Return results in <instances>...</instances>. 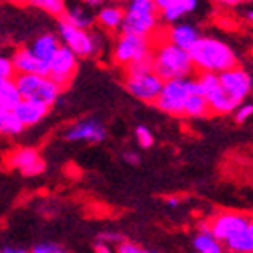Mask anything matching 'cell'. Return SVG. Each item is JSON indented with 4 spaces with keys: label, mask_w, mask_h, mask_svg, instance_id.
I'll list each match as a JSON object with an SVG mask.
<instances>
[{
    "label": "cell",
    "mask_w": 253,
    "mask_h": 253,
    "mask_svg": "<svg viewBox=\"0 0 253 253\" xmlns=\"http://www.w3.org/2000/svg\"><path fill=\"white\" fill-rule=\"evenodd\" d=\"M190 56L194 67L201 72H220L237 65L234 51L227 42L214 37H201L190 47Z\"/></svg>",
    "instance_id": "6da1fadb"
},
{
    "label": "cell",
    "mask_w": 253,
    "mask_h": 253,
    "mask_svg": "<svg viewBox=\"0 0 253 253\" xmlns=\"http://www.w3.org/2000/svg\"><path fill=\"white\" fill-rule=\"evenodd\" d=\"M153 69L164 81H167L176 78H188L195 67L188 49H183L167 41L153 49Z\"/></svg>",
    "instance_id": "7a4b0ae2"
},
{
    "label": "cell",
    "mask_w": 253,
    "mask_h": 253,
    "mask_svg": "<svg viewBox=\"0 0 253 253\" xmlns=\"http://www.w3.org/2000/svg\"><path fill=\"white\" fill-rule=\"evenodd\" d=\"M160 9L155 0H128L125 7V20L122 32L151 37L158 27Z\"/></svg>",
    "instance_id": "3957f363"
},
{
    "label": "cell",
    "mask_w": 253,
    "mask_h": 253,
    "mask_svg": "<svg viewBox=\"0 0 253 253\" xmlns=\"http://www.w3.org/2000/svg\"><path fill=\"white\" fill-rule=\"evenodd\" d=\"M194 91H197L195 79H190V78L167 79L155 104H157L158 109L167 113V115L174 116V118H181L186 99Z\"/></svg>",
    "instance_id": "277c9868"
},
{
    "label": "cell",
    "mask_w": 253,
    "mask_h": 253,
    "mask_svg": "<svg viewBox=\"0 0 253 253\" xmlns=\"http://www.w3.org/2000/svg\"><path fill=\"white\" fill-rule=\"evenodd\" d=\"M58 36L62 39V44L71 47L79 58L97 56L102 49L100 37L90 32V28H78L62 18L58 21Z\"/></svg>",
    "instance_id": "5b68a950"
},
{
    "label": "cell",
    "mask_w": 253,
    "mask_h": 253,
    "mask_svg": "<svg viewBox=\"0 0 253 253\" xmlns=\"http://www.w3.org/2000/svg\"><path fill=\"white\" fill-rule=\"evenodd\" d=\"M16 84L23 99H34L53 106L58 100L62 88L55 79L41 74H16Z\"/></svg>",
    "instance_id": "8992f818"
},
{
    "label": "cell",
    "mask_w": 253,
    "mask_h": 253,
    "mask_svg": "<svg viewBox=\"0 0 253 253\" xmlns=\"http://www.w3.org/2000/svg\"><path fill=\"white\" fill-rule=\"evenodd\" d=\"M164 81L155 71H141V72H126L125 88L126 91L141 102H157L158 95L164 88Z\"/></svg>",
    "instance_id": "52a82bcc"
},
{
    "label": "cell",
    "mask_w": 253,
    "mask_h": 253,
    "mask_svg": "<svg viewBox=\"0 0 253 253\" xmlns=\"http://www.w3.org/2000/svg\"><path fill=\"white\" fill-rule=\"evenodd\" d=\"M153 49L150 46V37L135 36V34H125L118 37L113 49V60L120 67H128L130 63L151 55Z\"/></svg>",
    "instance_id": "ba28073f"
},
{
    "label": "cell",
    "mask_w": 253,
    "mask_h": 253,
    "mask_svg": "<svg viewBox=\"0 0 253 253\" xmlns=\"http://www.w3.org/2000/svg\"><path fill=\"white\" fill-rule=\"evenodd\" d=\"M220 83H221V88L225 90V93L229 95L237 106H241V104L248 99V95L252 93V90H253L252 76H250L245 69L237 67V65L232 69H227V71L220 72Z\"/></svg>",
    "instance_id": "9c48e42d"
},
{
    "label": "cell",
    "mask_w": 253,
    "mask_h": 253,
    "mask_svg": "<svg viewBox=\"0 0 253 253\" xmlns=\"http://www.w3.org/2000/svg\"><path fill=\"white\" fill-rule=\"evenodd\" d=\"M78 58L79 56L72 51L71 47H67L65 44L60 46V49L55 53L51 60H49V78L55 79L60 86H67L72 81V78L76 76L78 71Z\"/></svg>",
    "instance_id": "30bf717a"
},
{
    "label": "cell",
    "mask_w": 253,
    "mask_h": 253,
    "mask_svg": "<svg viewBox=\"0 0 253 253\" xmlns=\"http://www.w3.org/2000/svg\"><path fill=\"white\" fill-rule=\"evenodd\" d=\"M250 221L252 218L248 214L237 213V211H223V213L214 214L210 220V230L216 239L225 243L230 237L236 236L239 230L245 229Z\"/></svg>",
    "instance_id": "8fae6325"
},
{
    "label": "cell",
    "mask_w": 253,
    "mask_h": 253,
    "mask_svg": "<svg viewBox=\"0 0 253 253\" xmlns=\"http://www.w3.org/2000/svg\"><path fill=\"white\" fill-rule=\"evenodd\" d=\"M7 166L11 169L20 170L23 176H37L46 169L44 158L34 148H20V150H14L12 153H9Z\"/></svg>",
    "instance_id": "7c38bea8"
},
{
    "label": "cell",
    "mask_w": 253,
    "mask_h": 253,
    "mask_svg": "<svg viewBox=\"0 0 253 253\" xmlns=\"http://www.w3.org/2000/svg\"><path fill=\"white\" fill-rule=\"evenodd\" d=\"M107 135L106 126L99 120H83L69 126L65 132V139L71 142H102Z\"/></svg>",
    "instance_id": "4fadbf2b"
},
{
    "label": "cell",
    "mask_w": 253,
    "mask_h": 253,
    "mask_svg": "<svg viewBox=\"0 0 253 253\" xmlns=\"http://www.w3.org/2000/svg\"><path fill=\"white\" fill-rule=\"evenodd\" d=\"M12 62H14L16 74H41L47 76L49 74V65L44 62L42 58L34 53L32 47H18L12 53Z\"/></svg>",
    "instance_id": "5bb4252c"
},
{
    "label": "cell",
    "mask_w": 253,
    "mask_h": 253,
    "mask_svg": "<svg viewBox=\"0 0 253 253\" xmlns=\"http://www.w3.org/2000/svg\"><path fill=\"white\" fill-rule=\"evenodd\" d=\"M51 106L41 102V100L34 99H21V102L16 106V115L20 116V120L23 122L25 126H34L37 123H41L47 116Z\"/></svg>",
    "instance_id": "9a60e30c"
},
{
    "label": "cell",
    "mask_w": 253,
    "mask_h": 253,
    "mask_svg": "<svg viewBox=\"0 0 253 253\" xmlns=\"http://www.w3.org/2000/svg\"><path fill=\"white\" fill-rule=\"evenodd\" d=\"M201 39V34H199V28L194 25L188 23H176L169 30V41L176 46L183 47V49H188L194 46L197 41Z\"/></svg>",
    "instance_id": "2e32d148"
},
{
    "label": "cell",
    "mask_w": 253,
    "mask_h": 253,
    "mask_svg": "<svg viewBox=\"0 0 253 253\" xmlns=\"http://www.w3.org/2000/svg\"><path fill=\"white\" fill-rule=\"evenodd\" d=\"M62 46V39H60L58 34H53V32H46V34H41L34 42H32V49L39 58H42L44 62L49 63V60L55 56V53Z\"/></svg>",
    "instance_id": "e0dca14e"
},
{
    "label": "cell",
    "mask_w": 253,
    "mask_h": 253,
    "mask_svg": "<svg viewBox=\"0 0 253 253\" xmlns=\"http://www.w3.org/2000/svg\"><path fill=\"white\" fill-rule=\"evenodd\" d=\"M123 20H125V9L120 5H106L100 9V12L97 14V23L100 28L107 32H116L122 30Z\"/></svg>",
    "instance_id": "ac0fdd59"
},
{
    "label": "cell",
    "mask_w": 253,
    "mask_h": 253,
    "mask_svg": "<svg viewBox=\"0 0 253 253\" xmlns=\"http://www.w3.org/2000/svg\"><path fill=\"white\" fill-rule=\"evenodd\" d=\"M223 245L230 253H253V220Z\"/></svg>",
    "instance_id": "d6986e66"
},
{
    "label": "cell",
    "mask_w": 253,
    "mask_h": 253,
    "mask_svg": "<svg viewBox=\"0 0 253 253\" xmlns=\"http://www.w3.org/2000/svg\"><path fill=\"white\" fill-rule=\"evenodd\" d=\"M27 126L20 120V116L16 115L14 109H4L0 107V135L5 137H14L20 135Z\"/></svg>",
    "instance_id": "ffe728a7"
},
{
    "label": "cell",
    "mask_w": 253,
    "mask_h": 253,
    "mask_svg": "<svg viewBox=\"0 0 253 253\" xmlns=\"http://www.w3.org/2000/svg\"><path fill=\"white\" fill-rule=\"evenodd\" d=\"M211 113L210 102L204 95L194 91V93L188 95V99L185 102V109H183V116L186 118H204Z\"/></svg>",
    "instance_id": "44dd1931"
},
{
    "label": "cell",
    "mask_w": 253,
    "mask_h": 253,
    "mask_svg": "<svg viewBox=\"0 0 253 253\" xmlns=\"http://www.w3.org/2000/svg\"><path fill=\"white\" fill-rule=\"evenodd\" d=\"M20 88L16 84V79H0V107L4 109H16L21 102Z\"/></svg>",
    "instance_id": "7402d4cb"
},
{
    "label": "cell",
    "mask_w": 253,
    "mask_h": 253,
    "mask_svg": "<svg viewBox=\"0 0 253 253\" xmlns=\"http://www.w3.org/2000/svg\"><path fill=\"white\" fill-rule=\"evenodd\" d=\"M197 5H199V0H179L178 4H174L170 7L160 11V16H162V20L167 21V23H176L181 18H185L186 14L194 12L197 9Z\"/></svg>",
    "instance_id": "603a6c76"
},
{
    "label": "cell",
    "mask_w": 253,
    "mask_h": 253,
    "mask_svg": "<svg viewBox=\"0 0 253 253\" xmlns=\"http://www.w3.org/2000/svg\"><path fill=\"white\" fill-rule=\"evenodd\" d=\"M194 248L199 253H225V245H221L220 239L213 236L211 232L199 230V234L194 237Z\"/></svg>",
    "instance_id": "cb8c5ba5"
},
{
    "label": "cell",
    "mask_w": 253,
    "mask_h": 253,
    "mask_svg": "<svg viewBox=\"0 0 253 253\" xmlns=\"http://www.w3.org/2000/svg\"><path fill=\"white\" fill-rule=\"evenodd\" d=\"M20 4L41 9V11L47 12V14L58 16V18H62L65 14V11H67L65 0H20Z\"/></svg>",
    "instance_id": "d4e9b609"
},
{
    "label": "cell",
    "mask_w": 253,
    "mask_h": 253,
    "mask_svg": "<svg viewBox=\"0 0 253 253\" xmlns=\"http://www.w3.org/2000/svg\"><path fill=\"white\" fill-rule=\"evenodd\" d=\"M62 20H65L67 23L74 25L78 28H90L93 25V16L83 7H72L67 9L65 14L62 16Z\"/></svg>",
    "instance_id": "484cf974"
},
{
    "label": "cell",
    "mask_w": 253,
    "mask_h": 253,
    "mask_svg": "<svg viewBox=\"0 0 253 253\" xmlns=\"http://www.w3.org/2000/svg\"><path fill=\"white\" fill-rule=\"evenodd\" d=\"M135 141L141 148H151L155 144V137L148 126L139 125L135 126Z\"/></svg>",
    "instance_id": "4316f807"
},
{
    "label": "cell",
    "mask_w": 253,
    "mask_h": 253,
    "mask_svg": "<svg viewBox=\"0 0 253 253\" xmlns=\"http://www.w3.org/2000/svg\"><path fill=\"white\" fill-rule=\"evenodd\" d=\"M16 78V67L12 62V56L0 53V79H12Z\"/></svg>",
    "instance_id": "83f0119b"
},
{
    "label": "cell",
    "mask_w": 253,
    "mask_h": 253,
    "mask_svg": "<svg viewBox=\"0 0 253 253\" xmlns=\"http://www.w3.org/2000/svg\"><path fill=\"white\" fill-rule=\"evenodd\" d=\"M236 122L237 123H245V122H248L250 118H253V104L252 102H248V104H241V106L237 107L236 111Z\"/></svg>",
    "instance_id": "f1b7e54d"
},
{
    "label": "cell",
    "mask_w": 253,
    "mask_h": 253,
    "mask_svg": "<svg viewBox=\"0 0 253 253\" xmlns=\"http://www.w3.org/2000/svg\"><path fill=\"white\" fill-rule=\"evenodd\" d=\"M118 253H150V252L144 250V248H141V246L135 245V243L122 241L118 245Z\"/></svg>",
    "instance_id": "f546056e"
},
{
    "label": "cell",
    "mask_w": 253,
    "mask_h": 253,
    "mask_svg": "<svg viewBox=\"0 0 253 253\" xmlns=\"http://www.w3.org/2000/svg\"><path fill=\"white\" fill-rule=\"evenodd\" d=\"M30 253H63V250L55 243H41Z\"/></svg>",
    "instance_id": "4dcf8cb0"
},
{
    "label": "cell",
    "mask_w": 253,
    "mask_h": 253,
    "mask_svg": "<svg viewBox=\"0 0 253 253\" xmlns=\"http://www.w3.org/2000/svg\"><path fill=\"white\" fill-rule=\"evenodd\" d=\"M100 241L102 243H122V241H125V239H123L122 236H120V234H100Z\"/></svg>",
    "instance_id": "1f68e13d"
},
{
    "label": "cell",
    "mask_w": 253,
    "mask_h": 253,
    "mask_svg": "<svg viewBox=\"0 0 253 253\" xmlns=\"http://www.w3.org/2000/svg\"><path fill=\"white\" fill-rule=\"evenodd\" d=\"M123 158H125L126 164H132V166H137L139 164V155L135 153V151H125V155H123Z\"/></svg>",
    "instance_id": "d6a6232c"
},
{
    "label": "cell",
    "mask_w": 253,
    "mask_h": 253,
    "mask_svg": "<svg viewBox=\"0 0 253 253\" xmlns=\"http://www.w3.org/2000/svg\"><path fill=\"white\" fill-rule=\"evenodd\" d=\"M95 252H97V253H118V252H115V250L111 248L107 243H102V241L97 243V246H95Z\"/></svg>",
    "instance_id": "836d02e7"
},
{
    "label": "cell",
    "mask_w": 253,
    "mask_h": 253,
    "mask_svg": "<svg viewBox=\"0 0 253 253\" xmlns=\"http://www.w3.org/2000/svg\"><path fill=\"white\" fill-rule=\"evenodd\" d=\"M155 2H157L158 9H160V11H164V9L170 7V5H174V4H178L179 0H155Z\"/></svg>",
    "instance_id": "e575fe53"
},
{
    "label": "cell",
    "mask_w": 253,
    "mask_h": 253,
    "mask_svg": "<svg viewBox=\"0 0 253 253\" xmlns=\"http://www.w3.org/2000/svg\"><path fill=\"white\" fill-rule=\"evenodd\" d=\"M220 4H223V5H239V4H243V2H246V0H218Z\"/></svg>",
    "instance_id": "d590c367"
},
{
    "label": "cell",
    "mask_w": 253,
    "mask_h": 253,
    "mask_svg": "<svg viewBox=\"0 0 253 253\" xmlns=\"http://www.w3.org/2000/svg\"><path fill=\"white\" fill-rule=\"evenodd\" d=\"M166 202H167V206H169V208H176V206H179V199L178 197H169Z\"/></svg>",
    "instance_id": "8d00e7d4"
},
{
    "label": "cell",
    "mask_w": 253,
    "mask_h": 253,
    "mask_svg": "<svg viewBox=\"0 0 253 253\" xmlns=\"http://www.w3.org/2000/svg\"><path fill=\"white\" fill-rule=\"evenodd\" d=\"M0 253H28V252H25L21 248H4Z\"/></svg>",
    "instance_id": "74e56055"
},
{
    "label": "cell",
    "mask_w": 253,
    "mask_h": 253,
    "mask_svg": "<svg viewBox=\"0 0 253 253\" xmlns=\"http://www.w3.org/2000/svg\"><path fill=\"white\" fill-rule=\"evenodd\" d=\"M86 4H90V5H95V4H102L104 0H84Z\"/></svg>",
    "instance_id": "f35d334b"
},
{
    "label": "cell",
    "mask_w": 253,
    "mask_h": 253,
    "mask_svg": "<svg viewBox=\"0 0 253 253\" xmlns=\"http://www.w3.org/2000/svg\"><path fill=\"white\" fill-rule=\"evenodd\" d=\"M248 20H250V21H253V11H250V12H248Z\"/></svg>",
    "instance_id": "ab89813d"
}]
</instances>
